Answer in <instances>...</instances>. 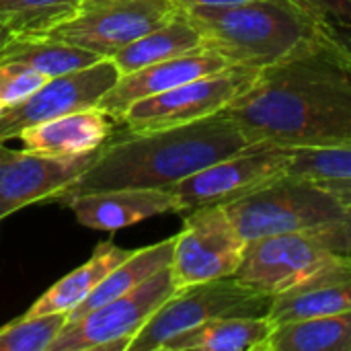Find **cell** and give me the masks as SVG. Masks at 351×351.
<instances>
[{
  "mask_svg": "<svg viewBox=\"0 0 351 351\" xmlns=\"http://www.w3.org/2000/svg\"><path fill=\"white\" fill-rule=\"evenodd\" d=\"M119 76L121 74L111 60H101L93 66L47 78L31 97L2 111L0 142L19 138L29 125L97 107Z\"/></svg>",
  "mask_w": 351,
  "mask_h": 351,
  "instance_id": "7c38bea8",
  "label": "cell"
},
{
  "mask_svg": "<svg viewBox=\"0 0 351 351\" xmlns=\"http://www.w3.org/2000/svg\"><path fill=\"white\" fill-rule=\"evenodd\" d=\"M292 150L257 144L222 158L171 187L181 214L204 206H228L288 175Z\"/></svg>",
  "mask_w": 351,
  "mask_h": 351,
  "instance_id": "30bf717a",
  "label": "cell"
},
{
  "mask_svg": "<svg viewBox=\"0 0 351 351\" xmlns=\"http://www.w3.org/2000/svg\"><path fill=\"white\" fill-rule=\"evenodd\" d=\"M74 218L93 230L115 232L160 214H181L179 202L171 189L123 187L107 191H88L62 199Z\"/></svg>",
  "mask_w": 351,
  "mask_h": 351,
  "instance_id": "5bb4252c",
  "label": "cell"
},
{
  "mask_svg": "<svg viewBox=\"0 0 351 351\" xmlns=\"http://www.w3.org/2000/svg\"><path fill=\"white\" fill-rule=\"evenodd\" d=\"M58 158L29 150H10L0 156V220L45 199H58L97 158Z\"/></svg>",
  "mask_w": 351,
  "mask_h": 351,
  "instance_id": "4fadbf2b",
  "label": "cell"
},
{
  "mask_svg": "<svg viewBox=\"0 0 351 351\" xmlns=\"http://www.w3.org/2000/svg\"><path fill=\"white\" fill-rule=\"evenodd\" d=\"M306 8L321 21H325L333 31L351 29V0H292Z\"/></svg>",
  "mask_w": 351,
  "mask_h": 351,
  "instance_id": "83f0119b",
  "label": "cell"
},
{
  "mask_svg": "<svg viewBox=\"0 0 351 351\" xmlns=\"http://www.w3.org/2000/svg\"><path fill=\"white\" fill-rule=\"evenodd\" d=\"M274 327L269 317L214 319L175 335L160 351H263Z\"/></svg>",
  "mask_w": 351,
  "mask_h": 351,
  "instance_id": "d6986e66",
  "label": "cell"
},
{
  "mask_svg": "<svg viewBox=\"0 0 351 351\" xmlns=\"http://www.w3.org/2000/svg\"><path fill=\"white\" fill-rule=\"evenodd\" d=\"M115 121L99 107L66 113L35 125L25 128L19 134L25 150L72 158L101 150L113 136Z\"/></svg>",
  "mask_w": 351,
  "mask_h": 351,
  "instance_id": "e0dca14e",
  "label": "cell"
},
{
  "mask_svg": "<svg viewBox=\"0 0 351 351\" xmlns=\"http://www.w3.org/2000/svg\"><path fill=\"white\" fill-rule=\"evenodd\" d=\"M66 323V313L21 317L0 329V351H47Z\"/></svg>",
  "mask_w": 351,
  "mask_h": 351,
  "instance_id": "d4e9b609",
  "label": "cell"
},
{
  "mask_svg": "<svg viewBox=\"0 0 351 351\" xmlns=\"http://www.w3.org/2000/svg\"><path fill=\"white\" fill-rule=\"evenodd\" d=\"M84 2H97V0H82V4H84Z\"/></svg>",
  "mask_w": 351,
  "mask_h": 351,
  "instance_id": "e575fe53",
  "label": "cell"
},
{
  "mask_svg": "<svg viewBox=\"0 0 351 351\" xmlns=\"http://www.w3.org/2000/svg\"><path fill=\"white\" fill-rule=\"evenodd\" d=\"M82 0H0V23L14 35H43L72 19Z\"/></svg>",
  "mask_w": 351,
  "mask_h": 351,
  "instance_id": "cb8c5ba5",
  "label": "cell"
},
{
  "mask_svg": "<svg viewBox=\"0 0 351 351\" xmlns=\"http://www.w3.org/2000/svg\"><path fill=\"white\" fill-rule=\"evenodd\" d=\"M265 144L245 128L216 113L191 123L111 136L95 162L58 197L123 187L171 189L197 171L237 152Z\"/></svg>",
  "mask_w": 351,
  "mask_h": 351,
  "instance_id": "7a4b0ae2",
  "label": "cell"
},
{
  "mask_svg": "<svg viewBox=\"0 0 351 351\" xmlns=\"http://www.w3.org/2000/svg\"><path fill=\"white\" fill-rule=\"evenodd\" d=\"M255 140L280 148L351 142V56L333 37L263 68L224 111Z\"/></svg>",
  "mask_w": 351,
  "mask_h": 351,
  "instance_id": "6da1fadb",
  "label": "cell"
},
{
  "mask_svg": "<svg viewBox=\"0 0 351 351\" xmlns=\"http://www.w3.org/2000/svg\"><path fill=\"white\" fill-rule=\"evenodd\" d=\"M245 247L247 241L232 224L224 206H204L185 212L171 261L177 288L234 276Z\"/></svg>",
  "mask_w": 351,
  "mask_h": 351,
  "instance_id": "9c48e42d",
  "label": "cell"
},
{
  "mask_svg": "<svg viewBox=\"0 0 351 351\" xmlns=\"http://www.w3.org/2000/svg\"><path fill=\"white\" fill-rule=\"evenodd\" d=\"M333 255L337 253L321 228L261 237L247 243L234 278L274 298L306 280Z\"/></svg>",
  "mask_w": 351,
  "mask_h": 351,
  "instance_id": "8fae6325",
  "label": "cell"
},
{
  "mask_svg": "<svg viewBox=\"0 0 351 351\" xmlns=\"http://www.w3.org/2000/svg\"><path fill=\"white\" fill-rule=\"evenodd\" d=\"M0 62H21L51 78L93 66L101 58L84 47L47 35H14L2 49Z\"/></svg>",
  "mask_w": 351,
  "mask_h": 351,
  "instance_id": "603a6c76",
  "label": "cell"
},
{
  "mask_svg": "<svg viewBox=\"0 0 351 351\" xmlns=\"http://www.w3.org/2000/svg\"><path fill=\"white\" fill-rule=\"evenodd\" d=\"M12 37H14V33H12L6 25L0 23V53H2V49L12 41Z\"/></svg>",
  "mask_w": 351,
  "mask_h": 351,
  "instance_id": "1f68e13d",
  "label": "cell"
},
{
  "mask_svg": "<svg viewBox=\"0 0 351 351\" xmlns=\"http://www.w3.org/2000/svg\"><path fill=\"white\" fill-rule=\"evenodd\" d=\"M179 10L173 0L84 2L72 19L43 35L84 47L101 60H111L125 45L165 25Z\"/></svg>",
  "mask_w": 351,
  "mask_h": 351,
  "instance_id": "ba28073f",
  "label": "cell"
},
{
  "mask_svg": "<svg viewBox=\"0 0 351 351\" xmlns=\"http://www.w3.org/2000/svg\"><path fill=\"white\" fill-rule=\"evenodd\" d=\"M132 255V249H123L113 243H101L86 263H82L80 267L58 280L53 286H49L23 317H39L49 313L70 315L80 302H84L93 294V290L103 282L107 274H111Z\"/></svg>",
  "mask_w": 351,
  "mask_h": 351,
  "instance_id": "ac0fdd59",
  "label": "cell"
},
{
  "mask_svg": "<svg viewBox=\"0 0 351 351\" xmlns=\"http://www.w3.org/2000/svg\"><path fill=\"white\" fill-rule=\"evenodd\" d=\"M288 173L313 181L351 179V142L329 148L292 150V162Z\"/></svg>",
  "mask_w": 351,
  "mask_h": 351,
  "instance_id": "484cf974",
  "label": "cell"
},
{
  "mask_svg": "<svg viewBox=\"0 0 351 351\" xmlns=\"http://www.w3.org/2000/svg\"><path fill=\"white\" fill-rule=\"evenodd\" d=\"M204 45L230 66L269 68L333 39V29L292 0H251L232 6L183 10Z\"/></svg>",
  "mask_w": 351,
  "mask_h": 351,
  "instance_id": "3957f363",
  "label": "cell"
},
{
  "mask_svg": "<svg viewBox=\"0 0 351 351\" xmlns=\"http://www.w3.org/2000/svg\"><path fill=\"white\" fill-rule=\"evenodd\" d=\"M335 39L343 45V49L351 56V29H343V31H333Z\"/></svg>",
  "mask_w": 351,
  "mask_h": 351,
  "instance_id": "4dcf8cb0",
  "label": "cell"
},
{
  "mask_svg": "<svg viewBox=\"0 0 351 351\" xmlns=\"http://www.w3.org/2000/svg\"><path fill=\"white\" fill-rule=\"evenodd\" d=\"M181 10L187 8H197V6H206V8H216V6H232V4H243V2H251V0H173Z\"/></svg>",
  "mask_w": 351,
  "mask_h": 351,
  "instance_id": "f546056e",
  "label": "cell"
},
{
  "mask_svg": "<svg viewBox=\"0 0 351 351\" xmlns=\"http://www.w3.org/2000/svg\"><path fill=\"white\" fill-rule=\"evenodd\" d=\"M173 247H175V237L160 241L156 245L144 247V249H136L132 257H128L111 274H107L103 278V282L93 290V294L68 315V321H74V319L95 311L97 306L111 302L117 296L128 294L130 290L138 288L142 282H146L160 269L169 267L173 261Z\"/></svg>",
  "mask_w": 351,
  "mask_h": 351,
  "instance_id": "44dd1931",
  "label": "cell"
},
{
  "mask_svg": "<svg viewBox=\"0 0 351 351\" xmlns=\"http://www.w3.org/2000/svg\"><path fill=\"white\" fill-rule=\"evenodd\" d=\"M224 208L249 243L261 237L323 228L339 220L350 206L319 181L288 173Z\"/></svg>",
  "mask_w": 351,
  "mask_h": 351,
  "instance_id": "277c9868",
  "label": "cell"
},
{
  "mask_svg": "<svg viewBox=\"0 0 351 351\" xmlns=\"http://www.w3.org/2000/svg\"><path fill=\"white\" fill-rule=\"evenodd\" d=\"M263 351H351V311L276 325Z\"/></svg>",
  "mask_w": 351,
  "mask_h": 351,
  "instance_id": "7402d4cb",
  "label": "cell"
},
{
  "mask_svg": "<svg viewBox=\"0 0 351 351\" xmlns=\"http://www.w3.org/2000/svg\"><path fill=\"white\" fill-rule=\"evenodd\" d=\"M259 72L257 68L230 66L222 72L140 99L119 115L115 125H123L125 132H148L216 115L243 95L257 80Z\"/></svg>",
  "mask_w": 351,
  "mask_h": 351,
  "instance_id": "52a82bcc",
  "label": "cell"
},
{
  "mask_svg": "<svg viewBox=\"0 0 351 351\" xmlns=\"http://www.w3.org/2000/svg\"><path fill=\"white\" fill-rule=\"evenodd\" d=\"M351 311V253H337L294 288L274 296L269 319L288 321Z\"/></svg>",
  "mask_w": 351,
  "mask_h": 351,
  "instance_id": "2e32d148",
  "label": "cell"
},
{
  "mask_svg": "<svg viewBox=\"0 0 351 351\" xmlns=\"http://www.w3.org/2000/svg\"><path fill=\"white\" fill-rule=\"evenodd\" d=\"M319 183L323 187H327L337 199L351 206V179H327V181H319Z\"/></svg>",
  "mask_w": 351,
  "mask_h": 351,
  "instance_id": "f1b7e54d",
  "label": "cell"
},
{
  "mask_svg": "<svg viewBox=\"0 0 351 351\" xmlns=\"http://www.w3.org/2000/svg\"><path fill=\"white\" fill-rule=\"evenodd\" d=\"M271 300L234 276L179 288L142 327L128 351H160L175 335L214 319L267 317Z\"/></svg>",
  "mask_w": 351,
  "mask_h": 351,
  "instance_id": "5b68a950",
  "label": "cell"
},
{
  "mask_svg": "<svg viewBox=\"0 0 351 351\" xmlns=\"http://www.w3.org/2000/svg\"><path fill=\"white\" fill-rule=\"evenodd\" d=\"M230 68L228 60H224L214 49H199L185 56H177L165 62H156L144 66L136 72L121 74L119 80L109 88V93L99 101V109H103L113 121L136 101L165 93L179 84L191 82L195 78L216 74Z\"/></svg>",
  "mask_w": 351,
  "mask_h": 351,
  "instance_id": "9a60e30c",
  "label": "cell"
},
{
  "mask_svg": "<svg viewBox=\"0 0 351 351\" xmlns=\"http://www.w3.org/2000/svg\"><path fill=\"white\" fill-rule=\"evenodd\" d=\"M2 111H4V105L0 103V115H2Z\"/></svg>",
  "mask_w": 351,
  "mask_h": 351,
  "instance_id": "836d02e7",
  "label": "cell"
},
{
  "mask_svg": "<svg viewBox=\"0 0 351 351\" xmlns=\"http://www.w3.org/2000/svg\"><path fill=\"white\" fill-rule=\"evenodd\" d=\"M199 49H206L199 29L189 21V16L183 10H179L165 25L148 31L140 39L125 45L121 51H117L111 58V62L115 64L119 74H130L144 66Z\"/></svg>",
  "mask_w": 351,
  "mask_h": 351,
  "instance_id": "ffe728a7",
  "label": "cell"
},
{
  "mask_svg": "<svg viewBox=\"0 0 351 351\" xmlns=\"http://www.w3.org/2000/svg\"><path fill=\"white\" fill-rule=\"evenodd\" d=\"M177 290L169 265L128 294L68 321L47 351H128L142 327Z\"/></svg>",
  "mask_w": 351,
  "mask_h": 351,
  "instance_id": "8992f818",
  "label": "cell"
},
{
  "mask_svg": "<svg viewBox=\"0 0 351 351\" xmlns=\"http://www.w3.org/2000/svg\"><path fill=\"white\" fill-rule=\"evenodd\" d=\"M49 76L21 62H0V103L12 107L31 97Z\"/></svg>",
  "mask_w": 351,
  "mask_h": 351,
  "instance_id": "4316f807",
  "label": "cell"
},
{
  "mask_svg": "<svg viewBox=\"0 0 351 351\" xmlns=\"http://www.w3.org/2000/svg\"><path fill=\"white\" fill-rule=\"evenodd\" d=\"M6 152H8V148L4 146V142H0V156H2V154H6Z\"/></svg>",
  "mask_w": 351,
  "mask_h": 351,
  "instance_id": "d6a6232c",
  "label": "cell"
}]
</instances>
